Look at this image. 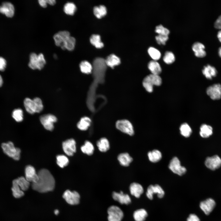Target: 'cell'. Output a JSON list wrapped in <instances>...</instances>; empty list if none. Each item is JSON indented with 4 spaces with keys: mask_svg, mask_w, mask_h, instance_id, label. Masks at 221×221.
I'll use <instances>...</instances> for the list:
<instances>
[{
    "mask_svg": "<svg viewBox=\"0 0 221 221\" xmlns=\"http://www.w3.org/2000/svg\"><path fill=\"white\" fill-rule=\"evenodd\" d=\"M38 181L32 184V188L40 193H45L52 191L55 187L54 179L47 169H42L38 173Z\"/></svg>",
    "mask_w": 221,
    "mask_h": 221,
    "instance_id": "6da1fadb",
    "label": "cell"
},
{
    "mask_svg": "<svg viewBox=\"0 0 221 221\" xmlns=\"http://www.w3.org/2000/svg\"><path fill=\"white\" fill-rule=\"evenodd\" d=\"M162 82V79L159 75L151 74L144 79L142 85L147 92L151 93L153 91V86H160Z\"/></svg>",
    "mask_w": 221,
    "mask_h": 221,
    "instance_id": "7a4b0ae2",
    "label": "cell"
},
{
    "mask_svg": "<svg viewBox=\"0 0 221 221\" xmlns=\"http://www.w3.org/2000/svg\"><path fill=\"white\" fill-rule=\"evenodd\" d=\"M1 147L4 153L9 157L18 161L20 157V149L15 147L13 142L9 141L2 144Z\"/></svg>",
    "mask_w": 221,
    "mask_h": 221,
    "instance_id": "3957f363",
    "label": "cell"
},
{
    "mask_svg": "<svg viewBox=\"0 0 221 221\" xmlns=\"http://www.w3.org/2000/svg\"><path fill=\"white\" fill-rule=\"evenodd\" d=\"M45 64L46 60L43 54L37 55L33 52L30 55L28 65L31 69L40 70L43 68Z\"/></svg>",
    "mask_w": 221,
    "mask_h": 221,
    "instance_id": "277c9868",
    "label": "cell"
},
{
    "mask_svg": "<svg viewBox=\"0 0 221 221\" xmlns=\"http://www.w3.org/2000/svg\"><path fill=\"white\" fill-rule=\"evenodd\" d=\"M116 128L121 132L132 136L134 135V132L133 126L131 123L126 119L117 121L115 124Z\"/></svg>",
    "mask_w": 221,
    "mask_h": 221,
    "instance_id": "5b68a950",
    "label": "cell"
},
{
    "mask_svg": "<svg viewBox=\"0 0 221 221\" xmlns=\"http://www.w3.org/2000/svg\"><path fill=\"white\" fill-rule=\"evenodd\" d=\"M108 221H121L123 217V213L118 207L112 205L107 209Z\"/></svg>",
    "mask_w": 221,
    "mask_h": 221,
    "instance_id": "8992f818",
    "label": "cell"
},
{
    "mask_svg": "<svg viewBox=\"0 0 221 221\" xmlns=\"http://www.w3.org/2000/svg\"><path fill=\"white\" fill-rule=\"evenodd\" d=\"M169 167L173 173L180 176L184 175L187 171L186 168L181 165L180 161L177 157H174L171 160Z\"/></svg>",
    "mask_w": 221,
    "mask_h": 221,
    "instance_id": "52a82bcc",
    "label": "cell"
},
{
    "mask_svg": "<svg viewBox=\"0 0 221 221\" xmlns=\"http://www.w3.org/2000/svg\"><path fill=\"white\" fill-rule=\"evenodd\" d=\"M40 119L44 127L46 130L51 131L54 128V123L57 120L54 115L50 114L43 115L40 117Z\"/></svg>",
    "mask_w": 221,
    "mask_h": 221,
    "instance_id": "ba28073f",
    "label": "cell"
},
{
    "mask_svg": "<svg viewBox=\"0 0 221 221\" xmlns=\"http://www.w3.org/2000/svg\"><path fill=\"white\" fill-rule=\"evenodd\" d=\"M63 197L68 204L72 205L78 204L79 202L80 195L75 191L66 190L64 193Z\"/></svg>",
    "mask_w": 221,
    "mask_h": 221,
    "instance_id": "9c48e42d",
    "label": "cell"
},
{
    "mask_svg": "<svg viewBox=\"0 0 221 221\" xmlns=\"http://www.w3.org/2000/svg\"><path fill=\"white\" fill-rule=\"evenodd\" d=\"M156 194L158 198H162L164 196L165 192L162 188L158 184L150 185L147 188L146 192L147 197L150 200L153 199V195Z\"/></svg>",
    "mask_w": 221,
    "mask_h": 221,
    "instance_id": "30bf717a",
    "label": "cell"
},
{
    "mask_svg": "<svg viewBox=\"0 0 221 221\" xmlns=\"http://www.w3.org/2000/svg\"><path fill=\"white\" fill-rule=\"evenodd\" d=\"M206 92L212 100L220 99L221 98V85L219 83L215 84L208 87Z\"/></svg>",
    "mask_w": 221,
    "mask_h": 221,
    "instance_id": "8fae6325",
    "label": "cell"
},
{
    "mask_svg": "<svg viewBox=\"0 0 221 221\" xmlns=\"http://www.w3.org/2000/svg\"><path fill=\"white\" fill-rule=\"evenodd\" d=\"M205 164L208 168L215 170L221 166V159L217 155L208 157L205 160Z\"/></svg>",
    "mask_w": 221,
    "mask_h": 221,
    "instance_id": "7c38bea8",
    "label": "cell"
},
{
    "mask_svg": "<svg viewBox=\"0 0 221 221\" xmlns=\"http://www.w3.org/2000/svg\"><path fill=\"white\" fill-rule=\"evenodd\" d=\"M62 148L64 153L69 156H72L76 151V142L73 139H68L63 142Z\"/></svg>",
    "mask_w": 221,
    "mask_h": 221,
    "instance_id": "4fadbf2b",
    "label": "cell"
},
{
    "mask_svg": "<svg viewBox=\"0 0 221 221\" xmlns=\"http://www.w3.org/2000/svg\"><path fill=\"white\" fill-rule=\"evenodd\" d=\"M70 36L69 32L61 31L55 34L53 39L55 45L57 46L62 47L66 40Z\"/></svg>",
    "mask_w": 221,
    "mask_h": 221,
    "instance_id": "5bb4252c",
    "label": "cell"
},
{
    "mask_svg": "<svg viewBox=\"0 0 221 221\" xmlns=\"http://www.w3.org/2000/svg\"><path fill=\"white\" fill-rule=\"evenodd\" d=\"M25 174L26 179L32 184L37 182L38 180V174L36 173L35 168L31 165H28L25 167Z\"/></svg>",
    "mask_w": 221,
    "mask_h": 221,
    "instance_id": "9a60e30c",
    "label": "cell"
},
{
    "mask_svg": "<svg viewBox=\"0 0 221 221\" xmlns=\"http://www.w3.org/2000/svg\"><path fill=\"white\" fill-rule=\"evenodd\" d=\"M215 206V202L211 198H208L201 201L200 204V208L206 215H208L210 214Z\"/></svg>",
    "mask_w": 221,
    "mask_h": 221,
    "instance_id": "2e32d148",
    "label": "cell"
},
{
    "mask_svg": "<svg viewBox=\"0 0 221 221\" xmlns=\"http://www.w3.org/2000/svg\"><path fill=\"white\" fill-rule=\"evenodd\" d=\"M112 196L114 200L121 204L128 205L131 202L130 198L129 195L123 193L122 191L119 192H113Z\"/></svg>",
    "mask_w": 221,
    "mask_h": 221,
    "instance_id": "e0dca14e",
    "label": "cell"
},
{
    "mask_svg": "<svg viewBox=\"0 0 221 221\" xmlns=\"http://www.w3.org/2000/svg\"><path fill=\"white\" fill-rule=\"evenodd\" d=\"M0 13L9 17H12L14 13V8L10 2H5L0 6Z\"/></svg>",
    "mask_w": 221,
    "mask_h": 221,
    "instance_id": "ac0fdd59",
    "label": "cell"
},
{
    "mask_svg": "<svg viewBox=\"0 0 221 221\" xmlns=\"http://www.w3.org/2000/svg\"><path fill=\"white\" fill-rule=\"evenodd\" d=\"M204 48V45L199 42L194 43L192 46V49L194 52L195 55L198 57L201 58L205 56L206 52Z\"/></svg>",
    "mask_w": 221,
    "mask_h": 221,
    "instance_id": "d6986e66",
    "label": "cell"
},
{
    "mask_svg": "<svg viewBox=\"0 0 221 221\" xmlns=\"http://www.w3.org/2000/svg\"><path fill=\"white\" fill-rule=\"evenodd\" d=\"M129 189L131 194L137 198H139L144 192L142 186L136 182L132 183L130 184Z\"/></svg>",
    "mask_w": 221,
    "mask_h": 221,
    "instance_id": "ffe728a7",
    "label": "cell"
},
{
    "mask_svg": "<svg viewBox=\"0 0 221 221\" xmlns=\"http://www.w3.org/2000/svg\"><path fill=\"white\" fill-rule=\"evenodd\" d=\"M117 159L120 164L124 167L129 166L133 160L132 157L127 153L119 154L118 156Z\"/></svg>",
    "mask_w": 221,
    "mask_h": 221,
    "instance_id": "44dd1931",
    "label": "cell"
},
{
    "mask_svg": "<svg viewBox=\"0 0 221 221\" xmlns=\"http://www.w3.org/2000/svg\"><path fill=\"white\" fill-rule=\"evenodd\" d=\"M202 72L205 77L209 79H211L216 76L217 73L216 69L209 64L204 67Z\"/></svg>",
    "mask_w": 221,
    "mask_h": 221,
    "instance_id": "7402d4cb",
    "label": "cell"
},
{
    "mask_svg": "<svg viewBox=\"0 0 221 221\" xmlns=\"http://www.w3.org/2000/svg\"><path fill=\"white\" fill-rule=\"evenodd\" d=\"M148 67L152 74L159 75L162 72L161 66L157 60H153L149 61Z\"/></svg>",
    "mask_w": 221,
    "mask_h": 221,
    "instance_id": "603a6c76",
    "label": "cell"
},
{
    "mask_svg": "<svg viewBox=\"0 0 221 221\" xmlns=\"http://www.w3.org/2000/svg\"><path fill=\"white\" fill-rule=\"evenodd\" d=\"M96 145L99 150L101 152H106L110 148L109 142L107 138L103 137L98 140Z\"/></svg>",
    "mask_w": 221,
    "mask_h": 221,
    "instance_id": "cb8c5ba5",
    "label": "cell"
},
{
    "mask_svg": "<svg viewBox=\"0 0 221 221\" xmlns=\"http://www.w3.org/2000/svg\"><path fill=\"white\" fill-rule=\"evenodd\" d=\"M24 104L28 112L31 114L36 113V106L33 99L26 98L24 100Z\"/></svg>",
    "mask_w": 221,
    "mask_h": 221,
    "instance_id": "d4e9b609",
    "label": "cell"
},
{
    "mask_svg": "<svg viewBox=\"0 0 221 221\" xmlns=\"http://www.w3.org/2000/svg\"><path fill=\"white\" fill-rule=\"evenodd\" d=\"M105 60L107 66L112 68L120 63V59L114 54L110 55Z\"/></svg>",
    "mask_w": 221,
    "mask_h": 221,
    "instance_id": "484cf974",
    "label": "cell"
},
{
    "mask_svg": "<svg viewBox=\"0 0 221 221\" xmlns=\"http://www.w3.org/2000/svg\"><path fill=\"white\" fill-rule=\"evenodd\" d=\"M12 194L16 198H19L24 195V193L17 184L16 179L12 182V186L11 188Z\"/></svg>",
    "mask_w": 221,
    "mask_h": 221,
    "instance_id": "4316f807",
    "label": "cell"
},
{
    "mask_svg": "<svg viewBox=\"0 0 221 221\" xmlns=\"http://www.w3.org/2000/svg\"><path fill=\"white\" fill-rule=\"evenodd\" d=\"M148 156L150 161L156 163L159 161L162 158V155L161 152L157 149H154L149 152Z\"/></svg>",
    "mask_w": 221,
    "mask_h": 221,
    "instance_id": "83f0119b",
    "label": "cell"
},
{
    "mask_svg": "<svg viewBox=\"0 0 221 221\" xmlns=\"http://www.w3.org/2000/svg\"><path fill=\"white\" fill-rule=\"evenodd\" d=\"M213 129L211 126L206 124H203L200 127V134L203 138H207L213 133Z\"/></svg>",
    "mask_w": 221,
    "mask_h": 221,
    "instance_id": "f1b7e54d",
    "label": "cell"
},
{
    "mask_svg": "<svg viewBox=\"0 0 221 221\" xmlns=\"http://www.w3.org/2000/svg\"><path fill=\"white\" fill-rule=\"evenodd\" d=\"M91 123V119L87 117L82 118L77 124L78 128L81 130H86L90 126Z\"/></svg>",
    "mask_w": 221,
    "mask_h": 221,
    "instance_id": "f546056e",
    "label": "cell"
},
{
    "mask_svg": "<svg viewBox=\"0 0 221 221\" xmlns=\"http://www.w3.org/2000/svg\"><path fill=\"white\" fill-rule=\"evenodd\" d=\"M82 152L88 155L93 154L94 151V147L92 143L88 141H86L84 144L81 147Z\"/></svg>",
    "mask_w": 221,
    "mask_h": 221,
    "instance_id": "4dcf8cb0",
    "label": "cell"
},
{
    "mask_svg": "<svg viewBox=\"0 0 221 221\" xmlns=\"http://www.w3.org/2000/svg\"><path fill=\"white\" fill-rule=\"evenodd\" d=\"M76 39L70 36L65 41L63 46L61 48L63 50L67 49L72 51L74 49L76 44Z\"/></svg>",
    "mask_w": 221,
    "mask_h": 221,
    "instance_id": "1f68e13d",
    "label": "cell"
},
{
    "mask_svg": "<svg viewBox=\"0 0 221 221\" xmlns=\"http://www.w3.org/2000/svg\"><path fill=\"white\" fill-rule=\"evenodd\" d=\"M147 215L146 211L142 208L136 210L133 214V217L135 221H144Z\"/></svg>",
    "mask_w": 221,
    "mask_h": 221,
    "instance_id": "d6a6232c",
    "label": "cell"
},
{
    "mask_svg": "<svg viewBox=\"0 0 221 221\" xmlns=\"http://www.w3.org/2000/svg\"><path fill=\"white\" fill-rule=\"evenodd\" d=\"M179 129L181 134L185 138L189 137L192 133V130L191 127L186 123L182 124Z\"/></svg>",
    "mask_w": 221,
    "mask_h": 221,
    "instance_id": "836d02e7",
    "label": "cell"
},
{
    "mask_svg": "<svg viewBox=\"0 0 221 221\" xmlns=\"http://www.w3.org/2000/svg\"><path fill=\"white\" fill-rule=\"evenodd\" d=\"M93 12L97 17L101 18L106 14L107 10L104 5H100L99 6H95L93 8Z\"/></svg>",
    "mask_w": 221,
    "mask_h": 221,
    "instance_id": "e575fe53",
    "label": "cell"
},
{
    "mask_svg": "<svg viewBox=\"0 0 221 221\" xmlns=\"http://www.w3.org/2000/svg\"><path fill=\"white\" fill-rule=\"evenodd\" d=\"M79 67L82 72L87 74L91 73L93 69L91 64L86 60L83 61L81 62L79 64Z\"/></svg>",
    "mask_w": 221,
    "mask_h": 221,
    "instance_id": "d590c367",
    "label": "cell"
},
{
    "mask_svg": "<svg viewBox=\"0 0 221 221\" xmlns=\"http://www.w3.org/2000/svg\"><path fill=\"white\" fill-rule=\"evenodd\" d=\"M17 182L21 189L24 192L27 190L30 185V182L25 177L21 176L16 179Z\"/></svg>",
    "mask_w": 221,
    "mask_h": 221,
    "instance_id": "8d00e7d4",
    "label": "cell"
},
{
    "mask_svg": "<svg viewBox=\"0 0 221 221\" xmlns=\"http://www.w3.org/2000/svg\"><path fill=\"white\" fill-rule=\"evenodd\" d=\"M76 7L75 4L72 2H67L64 6V11L67 15H73L76 12Z\"/></svg>",
    "mask_w": 221,
    "mask_h": 221,
    "instance_id": "74e56055",
    "label": "cell"
},
{
    "mask_svg": "<svg viewBox=\"0 0 221 221\" xmlns=\"http://www.w3.org/2000/svg\"><path fill=\"white\" fill-rule=\"evenodd\" d=\"M90 41L97 48H101L104 45L103 43L101 40L100 36L98 34H92L90 37Z\"/></svg>",
    "mask_w": 221,
    "mask_h": 221,
    "instance_id": "f35d334b",
    "label": "cell"
},
{
    "mask_svg": "<svg viewBox=\"0 0 221 221\" xmlns=\"http://www.w3.org/2000/svg\"><path fill=\"white\" fill-rule=\"evenodd\" d=\"M148 52L153 60H157L159 59L161 56L160 51L153 47H150L148 49Z\"/></svg>",
    "mask_w": 221,
    "mask_h": 221,
    "instance_id": "ab89813d",
    "label": "cell"
},
{
    "mask_svg": "<svg viewBox=\"0 0 221 221\" xmlns=\"http://www.w3.org/2000/svg\"><path fill=\"white\" fill-rule=\"evenodd\" d=\"M175 60L174 54L171 51H166L163 57V60L166 64H170L174 62Z\"/></svg>",
    "mask_w": 221,
    "mask_h": 221,
    "instance_id": "60d3db41",
    "label": "cell"
},
{
    "mask_svg": "<svg viewBox=\"0 0 221 221\" xmlns=\"http://www.w3.org/2000/svg\"><path fill=\"white\" fill-rule=\"evenodd\" d=\"M56 158L57 164L61 168H63L66 166L69 163L68 158L64 155H58Z\"/></svg>",
    "mask_w": 221,
    "mask_h": 221,
    "instance_id": "b9f144b4",
    "label": "cell"
},
{
    "mask_svg": "<svg viewBox=\"0 0 221 221\" xmlns=\"http://www.w3.org/2000/svg\"><path fill=\"white\" fill-rule=\"evenodd\" d=\"M12 116L17 122H19L23 120V112L21 109H17L13 110Z\"/></svg>",
    "mask_w": 221,
    "mask_h": 221,
    "instance_id": "7bdbcfd3",
    "label": "cell"
},
{
    "mask_svg": "<svg viewBox=\"0 0 221 221\" xmlns=\"http://www.w3.org/2000/svg\"><path fill=\"white\" fill-rule=\"evenodd\" d=\"M155 31L158 34L168 35L170 33L169 30L161 24L156 26Z\"/></svg>",
    "mask_w": 221,
    "mask_h": 221,
    "instance_id": "ee69618b",
    "label": "cell"
},
{
    "mask_svg": "<svg viewBox=\"0 0 221 221\" xmlns=\"http://www.w3.org/2000/svg\"><path fill=\"white\" fill-rule=\"evenodd\" d=\"M157 42L160 45H165L169 39L168 35L158 34L155 36Z\"/></svg>",
    "mask_w": 221,
    "mask_h": 221,
    "instance_id": "f6af8a7d",
    "label": "cell"
},
{
    "mask_svg": "<svg viewBox=\"0 0 221 221\" xmlns=\"http://www.w3.org/2000/svg\"><path fill=\"white\" fill-rule=\"evenodd\" d=\"M37 107V113H39L42 111L43 108V106L41 99L39 98H36L33 99Z\"/></svg>",
    "mask_w": 221,
    "mask_h": 221,
    "instance_id": "bcb514c9",
    "label": "cell"
},
{
    "mask_svg": "<svg viewBox=\"0 0 221 221\" xmlns=\"http://www.w3.org/2000/svg\"><path fill=\"white\" fill-rule=\"evenodd\" d=\"M6 64V60L3 57L0 56V71H3L5 70Z\"/></svg>",
    "mask_w": 221,
    "mask_h": 221,
    "instance_id": "7dc6e473",
    "label": "cell"
},
{
    "mask_svg": "<svg viewBox=\"0 0 221 221\" xmlns=\"http://www.w3.org/2000/svg\"><path fill=\"white\" fill-rule=\"evenodd\" d=\"M187 221H200L199 217L195 214H190L187 218Z\"/></svg>",
    "mask_w": 221,
    "mask_h": 221,
    "instance_id": "c3c4849f",
    "label": "cell"
},
{
    "mask_svg": "<svg viewBox=\"0 0 221 221\" xmlns=\"http://www.w3.org/2000/svg\"><path fill=\"white\" fill-rule=\"evenodd\" d=\"M214 27L216 29H221V15L215 21L214 23Z\"/></svg>",
    "mask_w": 221,
    "mask_h": 221,
    "instance_id": "681fc988",
    "label": "cell"
},
{
    "mask_svg": "<svg viewBox=\"0 0 221 221\" xmlns=\"http://www.w3.org/2000/svg\"><path fill=\"white\" fill-rule=\"evenodd\" d=\"M38 2L40 5L42 7L45 8L47 6V0H39Z\"/></svg>",
    "mask_w": 221,
    "mask_h": 221,
    "instance_id": "f907efd6",
    "label": "cell"
},
{
    "mask_svg": "<svg viewBox=\"0 0 221 221\" xmlns=\"http://www.w3.org/2000/svg\"><path fill=\"white\" fill-rule=\"evenodd\" d=\"M47 3L50 5H54L56 3L55 0H47Z\"/></svg>",
    "mask_w": 221,
    "mask_h": 221,
    "instance_id": "816d5d0a",
    "label": "cell"
},
{
    "mask_svg": "<svg viewBox=\"0 0 221 221\" xmlns=\"http://www.w3.org/2000/svg\"><path fill=\"white\" fill-rule=\"evenodd\" d=\"M217 36L219 40L221 42V30L218 32Z\"/></svg>",
    "mask_w": 221,
    "mask_h": 221,
    "instance_id": "f5cc1de1",
    "label": "cell"
},
{
    "mask_svg": "<svg viewBox=\"0 0 221 221\" xmlns=\"http://www.w3.org/2000/svg\"><path fill=\"white\" fill-rule=\"evenodd\" d=\"M3 84V79L1 76L0 75V87H1Z\"/></svg>",
    "mask_w": 221,
    "mask_h": 221,
    "instance_id": "db71d44e",
    "label": "cell"
},
{
    "mask_svg": "<svg viewBox=\"0 0 221 221\" xmlns=\"http://www.w3.org/2000/svg\"><path fill=\"white\" fill-rule=\"evenodd\" d=\"M218 53L219 56L221 57V46L219 48Z\"/></svg>",
    "mask_w": 221,
    "mask_h": 221,
    "instance_id": "11a10c76",
    "label": "cell"
},
{
    "mask_svg": "<svg viewBox=\"0 0 221 221\" xmlns=\"http://www.w3.org/2000/svg\"><path fill=\"white\" fill-rule=\"evenodd\" d=\"M54 212L56 215H57L59 213V211L58 210L56 209L54 211Z\"/></svg>",
    "mask_w": 221,
    "mask_h": 221,
    "instance_id": "9f6ffc18",
    "label": "cell"
}]
</instances>
